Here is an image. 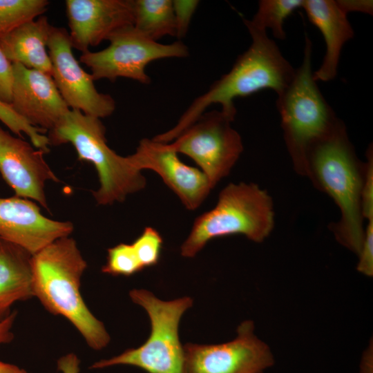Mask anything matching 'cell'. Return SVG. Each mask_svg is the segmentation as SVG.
Here are the masks:
<instances>
[{
    "label": "cell",
    "mask_w": 373,
    "mask_h": 373,
    "mask_svg": "<svg viewBox=\"0 0 373 373\" xmlns=\"http://www.w3.org/2000/svg\"><path fill=\"white\" fill-rule=\"evenodd\" d=\"M45 153L0 126V173L15 195L32 200L48 209L44 187L59 182L44 159Z\"/></svg>",
    "instance_id": "4fadbf2b"
},
{
    "label": "cell",
    "mask_w": 373,
    "mask_h": 373,
    "mask_svg": "<svg viewBox=\"0 0 373 373\" xmlns=\"http://www.w3.org/2000/svg\"><path fill=\"white\" fill-rule=\"evenodd\" d=\"M0 121L19 137L26 134L36 149L45 153L49 152L50 142L44 135L46 133L29 124L14 111L10 104L0 101Z\"/></svg>",
    "instance_id": "603a6c76"
},
{
    "label": "cell",
    "mask_w": 373,
    "mask_h": 373,
    "mask_svg": "<svg viewBox=\"0 0 373 373\" xmlns=\"http://www.w3.org/2000/svg\"><path fill=\"white\" fill-rule=\"evenodd\" d=\"M105 133L99 118L69 109L48 136L50 145L70 143L79 160L94 165L99 187L92 193L99 205L122 202L146 184L142 171L131 164L128 156L118 155L108 146Z\"/></svg>",
    "instance_id": "5b68a950"
},
{
    "label": "cell",
    "mask_w": 373,
    "mask_h": 373,
    "mask_svg": "<svg viewBox=\"0 0 373 373\" xmlns=\"http://www.w3.org/2000/svg\"><path fill=\"white\" fill-rule=\"evenodd\" d=\"M233 120L221 111L202 113L168 149L189 156L209 179L212 188L227 176L243 151L240 135Z\"/></svg>",
    "instance_id": "9c48e42d"
},
{
    "label": "cell",
    "mask_w": 373,
    "mask_h": 373,
    "mask_svg": "<svg viewBox=\"0 0 373 373\" xmlns=\"http://www.w3.org/2000/svg\"><path fill=\"white\" fill-rule=\"evenodd\" d=\"M172 1L175 23V37L180 39L186 36L193 15L200 1L196 0Z\"/></svg>",
    "instance_id": "4316f807"
},
{
    "label": "cell",
    "mask_w": 373,
    "mask_h": 373,
    "mask_svg": "<svg viewBox=\"0 0 373 373\" xmlns=\"http://www.w3.org/2000/svg\"><path fill=\"white\" fill-rule=\"evenodd\" d=\"M303 0H260L256 13L249 20L254 27L267 30L269 28L274 37L280 40L286 38L285 20L297 8H301Z\"/></svg>",
    "instance_id": "44dd1931"
},
{
    "label": "cell",
    "mask_w": 373,
    "mask_h": 373,
    "mask_svg": "<svg viewBox=\"0 0 373 373\" xmlns=\"http://www.w3.org/2000/svg\"><path fill=\"white\" fill-rule=\"evenodd\" d=\"M47 0H0V37L41 16Z\"/></svg>",
    "instance_id": "7402d4cb"
},
{
    "label": "cell",
    "mask_w": 373,
    "mask_h": 373,
    "mask_svg": "<svg viewBox=\"0 0 373 373\" xmlns=\"http://www.w3.org/2000/svg\"><path fill=\"white\" fill-rule=\"evenodd\" d=\"M109 46L102 50L84 52L79 61L91 70L94 81L107 79L114 82L126 77L149 84L151 79L146 73V66L153 61L166 58H184L189 50L181 41L162 44L153 41L133 25L122 28L110 35Z\"/></svg>",
    "instance_id": "ba28073f"
},
{
    "label": "cell",
    "mask_w": 373,
    "mask_h": 373,
    "mask_svg": "<svg viewBox=\"0 0 373 373\" xmlns=\"http://www.w3.org/2000/svg\"><path fill=\"white\" fill-rule=\"evenodd\" d=\"M128 157L139 171L149 169L157 173L187 209L198 208L213 189L200 169L182 162L178 153L164 143L143 139L135 152Z\"/></svg>",
    "instance_id": "7c38bea8"
},
{
    "label": "cell",
    "mask_w": 373,
    "mask_h": 373,
    "mask_svg": "<svg viewBox=\"0 0 373 373\" xmlns=\"http://www.w3.org/2000/svg\"><path fill=\"white\" fill-rule=\"evenodd\" d=\"M129 296L149 316L151 329L148 339L137 348H129L119 355L100 360L90 367L126 365L140 367L147 373H184V350L178 327L183 314L192 306L193 299L183 297L164 301L149 291L137 289L131 290Z\"/></svg>",
    "instance_id": "52a82bcc"
},
{
    "label": "cell",
    "mask_w": 373,
    "mask_h": 373,
    "mask_svg": "<svg viewBox=\"0 0 373 373\" xmlns=\"http://www.w3.org/2000/svg\"><path fill=\"white\" fill-rule=\"evenodd\" d=\"M243 22L251 37L250 46L238 57L227 73L193 101L172 128L153 137L155 141L172 142L212 104H220V111L233 120L236 98L264 89H271L278 95L287 87L295 69L268 37L267 30L254 27L248 19H243Z\"/></svg>",
    "instance_id": "6da1fadb"
},
{
    "label": "cell",
    "mask_w": 373,
    "mask_h": 373,
    "mask_svg": "<svg viewBox=\"0 0 373 373\" xmlns=\"http://www.w3.org/2000/svg\"><path fill=\"white\" fill-rule=\"evenodd\" d=\"M57 369L61 373H79V360L74 353H68L57 361Z\"/></svg>",
    "instance_id": "4dcf8cb0"
},
{
    "label": "cell",
    "mask_w": 373,
    "mask_h": 373,
    "mask_svg": "<svg viewBox=\"0 0 373 373\" xmlns=\"http://www.w3.org/2000/svg\"><path fill=\"white\" fill-rule=\"evenodd\" d=\"M65 4L72 46L82 52L133 25V0H66Z\"/></svg>",
    "instance_id": "2e32d148"
},
{
    "label": "cell",
    "mask_w": 373,
    "mask_h": 373,
    "mask_svg": "<svg viewBox=\"0 0 373 373\" xmlns=\"http://www.w3.org/2000/svg\"><path fill=\"white\" fill-rule=\"evenodd\" d=\"M17 315V312L12 311L7 318L0 321V345L9 343L14 339L12 328Z\"/></svg>",
    "instance_id": "1f68e13d"
},
{
    "label": "cell",
    "mask_w": 373,
    "mask_h": 373,
    "mask_svg": "<svg viewBox=\"0 0 373 373\" xmlns=\"http://www.w3.org/2000/svg\"><path fill=\"white\" fill-rule=\"evenodd\" d=\"M11 106L31 126L52 131L69 111L51 76L12 64Z\"/></svg>",
    "instance_id": "5bb4252c"
},
{
    "label": "cell",
    "mask_w": 373,
    "mask_h": 373,
    "mask_svg": "<svg viewBox=\"0 0 373 373\" xmlns=\"http://www.w3.org/2000/svg\"><path fill=\"white\" fill-rule=\"evenodd\" d=\"M357 270L369 277L373 275V220L367 221L361 249L359 251Z\"/></svg>",
    "instance_id": "83f0119b"
},
{
    "label": "cell",
    "mask_w": 373,
    "mask_h": 373,
    "mask_svg": "<svg viewBox=\"0 0 373 373\" xmlns=\"http://www.w3.org/2000/svg\"><path fill=\"white\" fill-rule=\"evenodd\" d=\"M339 7L347 15L350 12H360L372 15L373 3L370 0H338Z\"/></svg>",
    "instance_id": "f546056e"
},
{
    "label": "cell",
    "mask_w": 373,
    "mask_h": 373,
    "mask_svg": "<svg viewBox=\"0 0 373 373\" xmlns=\"http://www.w3.org/2000/svg\"><path fill=\"white\" fill-rule=\"evenodd\" d=\"M162 243L160 233L155 229L146 227L131 244L144 269L158 263Z\"/></svg>",
    "instance_id": "d4e9b609"
},
{
    "label": "cell",
    "mask_w": 373,
    "mask_h": 373,
    "mask_svg": "<svg viewBox=\"0 0 373 373\" xmlns=\"http://www.w3.org/2000/svg\"><path fill=\"white\" fill-rule=\"evenodd\" d=\"M133 26L157 41L166 35L175 37V23L171 0H133Z\"/></svg>",
    "instance_id": "ffe728a7"
},
{
    "label": "cell",
    "mask_w": 373,
    "mask_h": 373,
    "mask_svg": "<svg viewBox=\"0 0 373 373\" xmlns=\"http://www.w3.org/2000/svg\"><path fill=\"white\" fill-rule=\"evenodd\" d=\"M301 8L320 30L325 43V56L313 77L316 82L333 80L337 75L343 46L354 35L347 15L333 0H303Z\"/></svg>",
    "instance_id": "e0dca14e"
},
{
    "label": "cell",
    "mask_w": 373,
    "mask_h": 373,
    "mask_svg": "<svg viewBox=\"0 0 373 373\" xmlns=\"http://www.w3.org/2000/svg\"><path fill=\"white\" fill-rule=\"evenodd\" d=\"M47 48L51 77L69 108L99 119L111 115L115 109V100L110 95L99 93L92 75L80 66L73 54L68 32L53 26Z\"/></svg>",
    "instance_id": "8fae6325"
},
{
    "label": "cell",
    "mask_w": 373,
    "mask_h": 373,
    "mask_svg": "<svg viewBox=\"0 0 373 373\" xmlns=\"http://www.w3.org/2000/svg\"><path fill=\"white\" fill-rule=\"evenodd\" d=\"M13 83V67L0 48V101L10 104Z\"/></svg>",
    "instance_id": "f1b7e54d"
},
{
    "label": "cell",
    "mask_w": 373,
    "mask_h": 373,
    "mask_svg": "<svg viewBox=\"0 0 373 373\" xmlns=\"http://www.w3.org/2000/svg\"><path fill=\"white\" fill-rule=\"evenodd\" d=\"M303 59L287 87L278 95L283 137L295 171L306 176L311 149L341 120L327 103L313 77L312 44L305 37Z\"/></svg>",
    "instance_id": "277c9868"
},
{
    "label": "cell",
    "mask_w": 373,
    "mask_h": 373,
    "mask_svg": "<svg viewBox=\"0 0 373 373\" xmlns=\"http://www.w3.org/2000/svg\"><path fill=\"white\" fill-rule=\"evenodd\" d=\"M32 254L0 238V321L12 311L18 301L33 296Z\"/></svg>",
    "instance_id": "d6986e66"
},
{
    "label": "cell",
    "mask_w": 373,
    "mask_h": 373,
    "mask_svg": "<svg viewBox=\"0 0 373 373\" xmlns=\"http://www.w3.org/2000/svg\"><path fill=\"white\" fill-rule=\"evenodd\" d=\"M183 350L184 373H262L274 363L270 347L255 334L251 321L242 322L231 341L188 343Z\"/></svg>",
    "instance_id": "30bf717a"
},
{
    "label": "cell",
    "mask_w": 373,
    "mask_h": 373,
    "mask_svg": "<svg viewBox=\"0 0 373 373\" xmlns=\"http://www.w3.org/2000/svg\"><path fill=\"white\" fill-rule=\"evenodd\" d=\"M87 262L76 241L60 238L32 256L33 296L51 314L61 316L95 350L106 347L111 337L104 323L90 312L81 293Z\"/></svg>",
    "instance_id": "7a4b0ae2"
},
{
    "label": "cell",
    "mask_w": 373,
    "mask_h": 373,
    "mask_svg": "<svg viewBox=\"0 0 373 373\" xmlns=\"http://www.w3.org/2000/svg\"><path fill=\"white\" fill-rule=\"evenodd\" d=\"M0 373H28L24 369L16 365L0 361Z\"/></svg>",
    "instance_id": "d6a6232c"
},
{
    "label": "cell",
    "mask_w": 373,
    "mask_h": 373,
    "mask_svg": "<svg viewBox=\"0 0 373 373\" xmlns=\"http://www.w3.org/2000/svg\"><path fill=\"white\" fill-rule=\"evenodd\" d=\"M73 224L44 216L30 199L0 196V238L32 255L52 242L70 236Z\"/></svg>",
    "instance_id": "9a60e30c"
},
{
    "label": "cell",
    "mask_w": 373,
    "mask_h": 373,
    "mask_svg": "<svg viewBox=\"0 0 373 373\" xmlns=\"http://www.w3.org/2000/svg\"><path fill=\"white\" fill-rule=\"evenodd\" d=\"M274 227V204L267 191L254 183H230L220 192L216 206L196 218L181 255L193 258L211 240L235 234L261 242Z\"/></svg>",
    "instance_id": "8992f818"
},
{
    "label": "cell",
    "mask_w": 373,
    "mask_h": 373,
    "mask_svg": "<svg viewBox=\"0 0 373 373\" xmlns=\"http://www.w3.org/2000/svg\"><path fill=\"white\" fill-rule=\"evenodd\" d=\"M144 269L132 245L120 243L108 249L102 271L112 276H130Z\"/></svg>",
    "instance_id": "cb8c5ba5"
},
{
    "label": "cell",
    "mask_w": 373,
    "mask_h": 373,
    "mask_svg": "<svg viewBox=\"0 0 373 373\" xmlns=\"http://www.w3.org/2000/svg\"><path fill=\"white\" fill-rule=\"evenodd\" d=\"M364 171L365 163L356 156L342 120L307 157L306 176L334 200L341 212L330 229L338 242L357 255L365 234L361 209Z\"/></svg>",
    "instance_id": "3957f363"
},
{
    "label": "cell",
    "mask_w": 373,
    "mask_h": 373,
    "mask_svg": "<svg viewBox=\"0 0 373 373\" xmlns=\"http://www.w3.org/2000/svg\"><path fill=\"white\" fill-rule=\"evenodd\" d=\"M363 182L361 190V209L363 219L373 220V151L370 146L366 151Z\"/></svg>",
    "instance_id": "484cf974"
},
{
    "label": "cell",
    "mask_w": 373,
    "mask_h": 373,
    "mask_svg": "<svg viewBox=\"0 0 373 373\" xmlns=\"http://www.w3.org/2000/svg\"><path fill=\"white\" fill-rule=\"evenodd\" d=\"M47 17L41 15L0 37V48L12 64L52 75L47 44L52 32Z\"/></svg>",
    "instance_id": "ac0fdd59"
}]
</instances>
